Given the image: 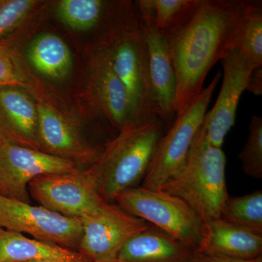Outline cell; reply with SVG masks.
<instances>
[{
  "instance_id": "1",
  "label": "cell",
  "mask_w": 262,
  "mask_h": 262,
  "mask_svg": "<svg viewBox=\"0 0 262 262\" xmlns=\"http://www.w3.org/2000/svg\"><path fill=\"white\" fill-rule=\"evenodd\" d=\"M251 3L249 0H201L187 23L165 37L177 77V116L201 94L212 67L239 48Z\"/></svg>"
},
{
  "instance_id": "2",
  "label": "cell",
  "mask_w": 262,
  "mask_h": 262,
  "mask_svg": "<svg viewBox=\"0 0 262 262\" xmlns=\"http://www.w3.org/2000/svg\"><path fill=\"white\" fill-rule=\"evenodd\" d=\"M167 129L158 117L128 123L106 143L98 159L86 168L104 201L114 203L120 193L139 187Z\"/></svg>"
},
{
  "instance_id": "3",
  "label": "cell",
  "mask_w": 262,
  "mask_h": 262,
  "mask_svg": "<svg viewBox=\"0 0 262 262\" xmlns=\"http://www.w3.org/2000/svg\"><path fill=\"white\" fill-rule=\"evenodd\" d=\"M226 163L222 148L214 147L207 141L202 122L182 169L159 190L185 202L206 225L220 218L229 196Z\"/></svg>"
},
{
  "instance_id": "4",
  "label": "cell",
  "mask_w": 262,
  "mask_h": 262,
  "mask_svg": "<svg viewBox=\"0 0 262 262\" xmlns=\"http://www.w3.org/2000/svg\"><path fill=\"white\" fill-rule=\"evenodd\" d=\"M110 49L114 70L126 90L130 112L128 123L158 118L146 39L136 6L126 27Z\"/></svg>"
},
{
  "instance_id": "5",
  "label": "cell",
  "mask_w": 262,
  "mask_h": 262,
  "mask_svg": "<svg viewBox=\"0 0 262 262\" xmlns=\"http://www.w3.org/2000/svg\"><path fill=\"white\" fill-rule=\"evenodd\" d=\"M114 203L195 251L204 239V222L177 196L139 186L120 193Z\"/></svg>"
},
{
  "instance_id": "6",
  "label": "cell",
  "mask_w": 262,
  "mask_h": 262,
  "mask_svg": "<svg viewBox=\"0 0 262 262\" xmlns=\"http://www.w3.org/2000/svg\"><path fill=\"white\" fill-rule=\"evenodd\" d=\"M221 77L219 71L194 103L167 129L158 142L141 187L158 190L182 169Z\"/></svg>"
},
{
  "instance_id": "7",
  "label": "cell",
  "mask_w": 262,
  "mask_h": 262,
  "mask_svg": "<svg viewBox=\"0 0 262 262\" xmlns=\"http://www.w3.org/2000/svg\"><path fill=\"white\" fill-rule=\"evenodd\" d=\"M28 190L39 206L69 218L91 214L106 203L89 172L80 168L38 177L29 183Z\"/></svg>"
},
{
  "instance_id": "8",
  "label": "cell",
  "mask_w": 262,
  "mask_h": 262,
  "mask_svg": "<svg viewBox=\"0 0 262 262\" xmlns=\"http://www.w3.org/2000/svg\"><path fill=\"white\" fill-rule=\"evenodd\" d=\"M0 228L77 251L82 236L80 219L69 218L42 206L1 195Z\"/></svg>"
},
{
  "instance_id": "9",
  "label": "cell",
  "mask_w": 262,
  "mask_h": 262,
  "mask_svg": "<svg viewBox=\"0 0 262 262\" xmlns=\"http://www.w3.org/2000/svg\"><path fill=\"white\" fill-rule=\"evenodd\" d=\"M80 220L82 236L78 251L92 262H113L129 239L149 226L116 203L108 202Z\"/></svg>"
},
{
  "instance_id": "10",
  "label": "cell",
  "mask_w": 262,
  "mask_h": 262,
  "mask_svg": "<svg viewBox=\"0 0 262 262\" xmlns=\"http://www.w3.org/2000/svg\"><path fill=\"white\" fill-rule=\"evenodd\" d=\"M80 167L70 160L40 150L0 141V195L31 203L28 187L33 179L67 173Z\"/></svg>"
},
{
  "instance_id": "11",
  "label": "cell",
  "mask_w": 262,
  "mask_h": 262,
  "mask_svg": "<svg viewBox=\"0 0 262 262\" xmlns=\"http://www.w3.org/2000/svg\"><path fill=\"white\" fill-rule=\"evenodd\" d=\"M135 3L146 39L157 115L168 128L176 115L177 82L168 42L155 23L154 0H139Z\"/></svg>"
},
{
  "instance_id": "12",
  "label": "cell",
  "mask_w": 262,
  "mask_h": 262,
  "mask_svg": "<svg viewBox=\"0 0 262 262\" xmlns=\"http://www.w3.org/2000/svg\"><path fill=\"white\" fill-rule=\"evenodd\" d=\"M222 63L224 77L220 94L203 121L207 141L216 148H222L226 136L234 126L239 98L247 89L253 68L258 67L239 48L229 53Z\"/></svg>"
},
{
  "instance_id": "13",
  "label": "cell",
  "mask_w": 262,
  "mask_h": 262,
  "mask_svg": "<svg viewBox=\"0 0 262 262\" xmlns=\"http://www.w3.org/2000/svg\"><path fill=\"white\" fill-rule=\"evenodd\" d=\"M37 136L43 152L91 166L103 150L89 144L77 125L51 105L37 102Z\"/></svg>"
},
{
  "instance_id": "14",
  "label": "cell",
  "mask_w": 262,
  "mask_h": 262,
  "mask_svg": "<svg viewBox=\"0 0 262 262\" xmlns=\"http://www.w3.org/2000/svg\"><path fill=\"white\" fill-rule=\"evenodd\" d=\"M89 94L94 107L107 119L112 126L120 130L129 122L126 90L117 77L110 48L94 53L90 61Z\"/></svg>"
},
{
  "instance_id": "15",
  "label": "cell",
  "mask_w": 262,
  "mask_h": 262,
  "mask_svg": "<svg viewBox=\"0 0 262 262\" xmlns=\"http://www.w3.org/2000/svg\"><path fill=\"white\" fill-rule=\"evenodd\" d=\"M37 102L22 88L0 89V141L39 149Z\"/></svg>"
},
{
  "instance_id": "16",
  "label": "cell",
  "mask_w": 262,
  "mask_h": 262,
  "mask_svg": "<svg viewBox=\"0 0 262 262\" xmlns=\"http://www.w3.org/2000/svg\"><path fill=\"white\" fill-rule=\"evenodd\" d=\"M196 251L149 225L122 246L113 262H195Z\"/></svg>"
},
{
  "instance_id": "17",
  "label": "cell",
  "mask_w": 262,
  "mask_h": 262,
  "mask_svg": "<svg viewBox=\"0 0 262 262\" xmlns=\"http://www.w3.org/2000/svg\"><path fill=\"white\" fill-rule=\"evenodd\" d=\"M196 253L210 256L251 259L261 256L262 234L222 219L210 221Z\"/></svg>"
},
{
  "instance_id": "18",
  "label": "cell",
  "mask_w": 262,
  "mask_h": 262,
  "mask_svg": "<svg viewBox=\"0 0 262 262\" xmlns=\"http://www.w3.org/2000/svg\"><path fill=\"white\" fill-rule=\"evenodd\" d=\"M92 262L84 254L0 228V262Z\"/></svg>"
},
{
  "instance_id": "19",
  "label": "cell",
  "mask_w": 262,
  "mask_h": 262,
  "mask_svg": "<svg viewBox=\"0 0 262 262\" xmlns=\"http://www.w3.org/2000/svg\"><path fill=\"white\" fill-rule=\"evenodd\" d=\"M28 58L39 74L56 80L65 78L73 63L68 45L53 33H44L32 41L28 50Z\"/></svg>"
},
{
  "instance_id": "20",
  "label": "cell",
  "mask_w": 262,
  "mask_h": 262,
  "mask_svg": "<svg viewBox=\"0 0 262 262\" xmlns=\"http://www.w3.org/2000/svg\"><path fill=\"white\" fill-rule=\"evenodd\" d=\"M113 4L101 0H61L56 13L62 23L77 31L96 29L113 11Z\"/></svg>"
},
{
  "instance_id": "21",
  "label": "cell",
  "mask_w": 262,
  "mask_h": 262,
  "mask_svg": "<svg viewBox=\"0 0 262 262\" xmlns=\"http://www.w3.org/2000/svg\"><path fill=\"white\" fill-rule=\"evenodd\" d=\"M221 219L262 234V191L239 196H229Z\"/></svg>"
},
{
  "instance_id": "22",
  "label": "cell",
  "mask_w": 262,
  "mask_h": 262,
  "mask_svg": "<svg viewBox=\"0 0 262 262\" xmlns=\"http://www.w3.org/2000/svg\"><path fill=\"white\" fill-rule=\"evenodd\" d=\"M155 23L167 37L182 27L195 13L201 0H154Z\"/></svg>"
},
{
  "instance_id": "23",
  "label": "cell",
  "mask_w": 262,
  "mask_h": 262,
  "mask_svg": "<svg viewBox=\"0 0 262 262\" xmlns=\"http://www.w3.org/2000/svg\"><path fill=\"white\" fill-rule=\"evenodd\" d=\"M239 50L258 67H262V2L253 1L245 24Z\"/></svg>"
},
{
  "instance_id": "24",
  "label": "cell",
  "mask_w": 262,
  "mask_h": 262,
  "mask_svg": "<svg viewBox=\"0 0 262 262\" xmlns=\"http://www.w3.org/2000/svg\"><path fill=\"white\" fill-rule=\"evenodd\" d=\"M237 157L246 175L253 179H262L261 117L258 115L251 117L247 141Z\"/></svg>"
},
{
  "instance_id": "25",
  "label": "cell",
  "mask_w": 262,
  "mask_h": 262,
  "mask_svg": "<svg viewBox=\"0 0 262 262\" xmlns=\"http://www.w3.org/2000/svg\"><path fill=\"white\" fill-rule=\"evenodd\" d=\"M40 3L37 0H0V41L18 28Z\"/></svg>"
},
{
  "instance_id": "26",
  "label": "cell",
  "mask_w": 262,
  "mask_h": 262,
  "mask_svg": "<svg viewBox=\"0 0 262 262\" xmlns=\"http://www.w3.org/2000/svg\"><path fill=\"white\" fill-rule=\"evenodd\" d=\"M24 85L23 75L13 53L3 40L0 41V89Z\"/></svg>"
},
{
  "instance_id": "27",
  "label": "cell",
  "mask_w": 262,
  "mask_h": 262,
  "mask_svg": "<svg viewBox=\"0 0 262 262\" xmlns=\"http://www.w3.org/2000/svg\"><path fill=\"white\" fill-rule=\"evenodd\" d=\"M195 262H262V256L245 259V258H229L225 256H210L203 253H195Z\"/></svg>"
},
{
  "instance_id": "28",
  "label": "cell",
  "mask_w": 262,
  "mask_h": 262,
  "mask_svg": "<svg viewBox=\"0 0 262 262\" xmlns=\"http://www.w3.org/2000/svg\"><path fill=\"white\" fill-rule=\"evenodd\" d=\"M246 91L256 96H261L262 94V67H254L247 85Z\"/></svg>"
},
{
  "instance_id": "29",
  "label": "cell",
  "mask_w": 262,
  "mask_h": 262,
  "mask_svg": "<svg viewBox=\"0 0 262 262\" xmlns=\"http://www.w3.org/2000/svg\"><path fill=\"white\" fill-rule=\"evenodd\" d=\"M33 262H54V261H33Z\"/></svg>"
}]
</instances>
